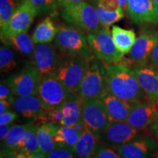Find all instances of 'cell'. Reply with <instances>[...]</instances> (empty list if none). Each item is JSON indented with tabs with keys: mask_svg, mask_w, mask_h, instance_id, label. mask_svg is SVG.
<instances>
[{
	"mask_svg": "<svg viewBox=\"0 0 158 158\" xmlns=\"http://www.w3.org/2000/svg\"><path fill=\"white\" fill-rule=\"evenodd\" d=\"M108 94L130 102L148 98L140 86L127 59L120 63H104Z\"/></svg>",
	"mask_w": 158,
	"mask_h": 158,
	"instance_id": "obj_1",
	"label": "cell"
},
{
	"mask_svg": "<svg viewBox=\"0 0 158 158\" xmlns=\"http://www.w3.org/2000/svg\"><path fill=\"white\" fill-rule=\"evenodd\" d=\"M54 45L61 56L81 57L90 62L95 58L84 31L74 25L59 27Z\"/></svg>",
	"mask_w": 158,
	"mask_h": 158,
	"instance_id": "obj_2",
	"label": "cell"
},
{
	"mask_svg": "<svg viewBox=\"0 0 158 158\" xmlns=\"http://www.w3.org/2000/svg\"><path fill=\"white\" fill-rule=\"evenodd\" d=\"M89 64L90 61L81 57L61 56L52 76L58 79L69 92L77 94Z\"/></svg>",
	"mask_w": 158,
	"mask_h": 158,
	"instance_id": "obj_3",
	"label": "cell"
},
{
	"mask_svg": "<svg viewBox=\"0 0 158 158\" xmlns=\"http://www.w3.org/2000/svg\"><path fill=\"white\" fill-rule=\"evenodd\" d=\"M77 94L83 100H102L108 94L106 70L103 62L95 58L91 61Z\"/></svg>",
	"mask_w": 158,
	"mask_h": 158,
	"instance_id": "obj_4",
	"label": "cell"
},
{
	"mask_svg": "<svg viewBox=\"0 0 158 158\" xmlns=\"http://www.w3.org/2000/svg\"><path fill=\"white\" fill-rule=\"evenodd\" d=\"M61 15L65 21L88 33L98 31L103 27L97 9L85 1L63 7Z\"/></svg>",
	"mask_w": 158,
	"mask_h": 158,
	"instance_id": "obj_5",
	"label": "cell"
},
{
	"mask_svg": "<svg viewBox=\"0 0 158 158\" xmlns=\"http://www.w3.org/2000/svg\"><path fill=\"white\" fill-rule=\"evenodd\" d=\"M87 40L94 56L104 63H120L126 60L124 54L116 48L109 27H102L94 32H89Z\"/></svg>",
	"mask_w": 158,
	"mask_h": 158,
	"instance_id": "obj_6",
	"label": "cell"
},
{
	"mask_svg": "<svg viewBox=\"0 0 158 158\" xmlns=\"http://www.w3.org/2000/svg\"><path fill=\"white\" fill-rule=\"evenodd\" d=\"M83 122L88 130L98 140L110 123L106 106L100 99H87L84 100L82 109Z\"/></svg>",
	"mask_w": 158,
	"mask_h": 158,
	"instance_id": "obj_7",
	"label": "cell"
},
{
	"mask_svg": "<svg viewBox=\"0 0 158 158\" xmlns=\"http://www.w3.org/2000/svg\"><path fill=\"white\" fill-rule=\"evenodd\" d=\"M71 92L53 76L41 78L37 95L47 110L59 108L62 106Z\"/></svg>",
	"mask_w": 158,
	"mask_h": 158,
	"instance_id": "obj_8",
	"label": "cell"
},
{
	"mask_svg": "<svg viewBox=\"0 0 158 158\" xmlns=\"http://www.w3.org/2000/svg\"><path fill=\"white\" fill-rule=\"evenodd\" d=\"M41 76L40 73L31 63H27L20 72L13 74L5 81L15 96L37 94Z\"/></svg>",
	"mask_w": 158,
	"mask_h": 158,
	"instance_id": "obj_9",
	"label": "cell"
},
{
	"mask_svg": "<svg viewBox=\"0 0 158 158\" xmlns=\"http://www.w3.org/2000/svg\"><path fill=\"white\" fill-rule=\"evenodd\" d=\"M157 38L158 31L150 29L142 30L128 54V62L133 67H143L147 65Z\"/></svg>",
	"mask_w": 158,
	"mask_h": 158,
	"instance_id": "obj_10",
	"label": "cell"
},
{
	"mask_svg": "<svg viewBox=\"0 0 158 158\" xmlns=\"http://www.w3.org/2000/svg\"><path fill=\"white\" fill-rule=\"evenodd\" d=\"M38 14L37 10L27 0H23L7 26L1 30V35L10 36L27 32L35 16Z\"/></svg>",
	"mask_w": 158,
	"mask_h": 158,
	"instance_id": "obj_11",
	"label": "cell"
},
{
	"mask_svg": "<svg viewBox=\"0 0 158 158\" xmlns=\"http://www.w3.org/2000/svg\"><path fill=\"white\" fill-rule=\"evenodd\" d=\"M158 114V104L149 98L133 102L127 122L138 130H142L152 123Z\"/></svg>",
	"mask_w": 158,
	"mask_h": 158,
	"instance_id": "obj_12",
	"label": "cell"
},
{
	"mask_svg": "<svg viewBox=\"0 0 158 158\" xmlns=\"http://www.w3.org/2000/svg\"><path fill=\"white\" fill-rule=\"evenodd\" d=\"M13 109L23 117L31 118L39 125L46 123L48 110L43 106L37 94L27 96H16L13 105Z\"/></svg>",
	"mask_w": 158,
	"mask_h": 158,
	"instance_id": "obj_13",
	"label": "cell"
},
{
	"mask_svg": "<svg viewBox=\"0 0 158 158\" xmlns=\"http://www.w3.org/2000/svg\"><path fill=\"white\" fill-rule=\"evenodd\" d=\"M56 49L51 43L36 44L31 64L37 69L42 77L52 76L56 69L61 57Z\"/></svg>",
	"mask_w": 158,
	"mask_h": 158,
	"instance_id": "obj_14",
	"label": "cell"
},
{
	"mask_svg": "<svg viewBox=\"0 0 158 158\" xmlns=\"http://www.w3.org/2000/svg\"><path fill=\"white\" fill-rule=\"evenodd\" d=\"M138 131L127 122H110L101 135L100 140L106 145L118 148L135 139Z\"/></svg>",
	"mask_w": 158,
	"mask_h": 158,
	"instance_id": "obj_15",
	"label": "cell"
},
{
	"mask_svg": "<svg viewBox=\"0 0 158 158\" xmlns=\"http://www.w3.org/2000/svg\"><path fill=\"white\" fill-rule=\"evenodd\" d=\"M127 10L131 19L138 24L158 23V9L154 0H127Z\"/></svg>",
	"mask_w": 158,
	"mask_h": 158,
	"instance_id": "obj_16",
	"label": "cell"
},
{
	"mask_svg": "<svg viewBox=\"0 0 158 158\" xmlns=\"http://www.w3.org/2000/svg\"><path fill=\"white\" fill-rule=\"evenodd\" d=\"M140 86L148 98L158 104V75L151 64L143 67H133Z\"/></svg>",
	"mask_w": 158,
	"mask_h": 158,
	"instance_id": "obj_17",
	"label": "cell"
},
{
	"mask_svg": "<svg viewBox=\"0 0 158 158\" xmlns=\"http://www.w3.org/2000/svg\"><path fill=\"white\" fill-rule=\"evenodd\" d=\"M155 143L149 138H137L116 148L122 158H152Z\"/></svg>",
	"mask_w": 158,
	"mask_h": 158,
	"instance_id": "obj_18",
	"label": "cell"
},
{
	"mask_svg": "<svg viewBox=\"0 0 158 158\" xmlns=\"http://www.w3.org/2000/svg\"><path fill=\"white\" fill-rule=\"evenodd\" d=\"M83 99L76 93H72L61 106L62 121L61 126L76 127L81 123Z\"/></svg>",
	"mask_w": 158,
	"mask_h": 158,
	"instance_id": "obj_19",
	"label": "cell"
},
{
	"mask_svg": "<svg viewBox=\"0 0 158 158\" xmlns=\"http://www.w3.org/2000/svg\"><path fill=\"white\" fill-rule=\"evenodd\" d=\"M111 122H127L133 102L108 94L102 99Z\"/></svg>",
	"mask_w": 158,
	"mask_h": 158,
	"instance_id": "obj_20",
	"label": "cell"
},
{
	"mask_svg": "<svg viewBox=\"0 0 158 158\" xmlns=\"http://www.w3.org/2000/svg\"><path fill=\"white\" fill-rule=\"evenodd\" d=\"M99 140L85 126V129L76 145L73 148L78 158H94L98 147Z\"/></svg>",
	"mask_w": 158,
	"mask_h": 158,
	"instance_id": "obj_21",
	"label": "cell"
},
{
	"mask_svg": "<svg viewBox=\"0 0 158 158\" xmlns=\"http://www.w3.org/2000/svg\"><path fill=\"white\" fill-rule=\"evenodd\" d=\"M1 40L5 45L13 46L20 54L25 56H32L35 49L32 38L26 33L13 35H1Z\"/></svg>",
	"mask_w": 158,
	"mask_h": 158,
	"instance_id": "obj_22",
	"label": "cell"
},
{
	"mask_svg": "<svg viewBox=\"0 0 158 158\" xmlns=\"http://www.w3.org/2000/svg\"><path fill=\"white\" fill-rule=\"evenodd\" d=\"M59 127V125L48 122L37 127V136L41 153L47 155L57 147L54 141V136Z\"/></svg>",
	"mask_w": 158,
	"mask_h": 158,
	"instance_id": "obj_23",
	"label": "cell"
},
{
	"mask_svg": "<svg viewBox=\"0 0 158 158\" xmlns=\"http://www.w3.org/2000/svg\"><path fill=\"white\" fill-rule=\"evenodd\" d=\"M111 35L118 50L123 54H129L136 40L134 31L114 25L111 29Z\"/></svg>",
	"mask_w": 158,
	"mask_h": 158,
	"instance_id": "obj_24",
	"label": "cell"
},
{
	"mask_svg": "<svg viewBox=\"0 0 158 158\" xmlns=\"http://www.w3.org/2000/svg\"><path fill=\"white\" fill-rule=\"evenodd\" d=\"M58 28L50 18H47L40 22L33 31L32 38L35 44L50 43L56 37Z\"/></svg>",
	"mask_w": 158,
	"mask_h": 158,
	"instance_id": "obj_25",
	"label": "cell"
},
{
	"mask_svg": "<svg viewBox=\"0 0 158 158\" xmlns=\"http://www.w3.org/2000/svg\"><path fill=\"white\" fill-rule=\"evenodd\" d=\"M82 130L76 129L74 127L59 126L54 136V141L57 147L73 148L81 135Z\"/></svg>",
	"mask_w": 158,
	"mask_h": 158,
	"instance_id": "obj_26",
	"label": "cell"
},
{
	"mask_svg": "<svg viewBox=\"0 0 158 158\" xmlns=\"http://www.w3.org/2000/svg\"><path fill=\"white\" fill-rule=\"evenodd\" d=\"M27 124L13 125L3 141L4 149L10 152H19L24 139Z\"/></svg>",
	"mask_w": 158,
	"mask_h": 158,
	"instance_id": "obj_27",
	"label": "cell"
},
{
	"mask_svg": "<svg viewBox=\"0 0 158 158\" xmlns=\"http://www.w3.org/2000/svg\"><path fill=\"white\" fill-rule=\"evenodd\" d=\"M37 126L35 124H27L24 139L21 149L16 152L34 154L40 152L37 136Z\"/></svg>",
	"mask_w": 158,
	"mask_h": 158,
	"instance_id": "obj_28",
	"label": "cell"
},
{
	"mask_svg": "<svg viewBox=\"0 0 158 158\" xmlns=\"http://www.w3.org/2000/svg\"><path fill=\"white\" fill-rule=\"evenodd\" d=\"M23 0H0V27L3 29Z\"/></svg>",
	"mask_w": 158,
	"mask_h": 158,
	"instance_id": "obj_29",
	"label": "cell"
},
{
	"mask_svg": "<svg viewBox=\"0 0 158 158\" xmlns=\"http://www.w3.org/2000/svg\"><path fill=\"white\" fill-rule=\"evenodd\" d=\"M17 66L14 52L8 45L2 46L0 48V70L2 73H8Z\"/></svg>",
	"mask_w": 158,
	"mask_h": 158,
	"instance_id": "obj_30",
	"label": "cell"
},
{
	"mask_svg": "<svg viewBox=\"0 0 158 158\" xmlns=\"http://www.w3.org/2000/svg\"><path fill=\"white\" fill-rule=\"evenodd\" d=\"M100 23L103 27H109L124 17V10L122 7L116 11H106L101 7L97 6L96 7Z\"/></svg>",
	"mask_w": 158,
	"mask_h": 158,
	"instance_id": "obj_31",
	"label": "cell"
},
{
	"mask_svg": "<svg viewBox=\"0 0 158 158\" xmlns=\"http://www.w3.org/2000/svg\"><path fill=\"white\" fill-rule=\"evenodd\" d=\"M38 13L44 15H53L56 13L58 5L57 0H27Z\"/></svg>",
	"mask_w": 158,
	"mask_h": 158,
	"instance_id": "obj_32",
	"label": "cell"
},
{
	"mask_svg": "<svg viewBox=\"0 0 158 158\" xmlns=\"http://www.w3.org/2000/svg\"><path fill=\"white\" fill-rule=\"evenodd\" d=\"M75 155L72 148L56 147L46 156L47 158H75Z\"/></svg>",
	"mask_w": 158,
	"mask_h": 158,
	"instance_id": "obj_33",
	"label": "cell"
},
{
	"mask_svg": "<svg viewBox=\"0 0 158 158\" xmlns=\"http://www.w3.org/2000/svg\"><path fill=\"white\" fill-rule=\"evenodd\" d=\"M94 158H122L117 152L106 146L99 144Z\"/></svg>",
	"mask_w": 158,
	"mask_h": 158,
	"instance_id": "obj_34",
	"label": "cell"
},
{
	"mask_svg": "<svg viewBox=\"0 0 158 158\" xmlns=\"http://www.w3.org/2000/svg\"><path fill=\"white\" fill-rule=\"evenodd\" d=\"M15 98L16 96L15 95L10 86L6 83L5 80L2 81L1 84H0V100H8L13 105Z\"/></svg>",
	"mask_w": 158,
	"mask_h": 158,
	"instance_id": "obj_35",
	"label": "cell"
},
{
	"mask_svg": "<svg viewBox=\"0 0 158 158\" xmlns=\"http://www.w3.org/2000/svg\"><path fill=\"white\" fill-rule=\"evenodd\" d=\"M62 121V113L61 107L48 110L46 114V122L48 123L61 126Z\"/></svg>",
	"mask_w": 158,
	"mask_h": 158,
	"instance_id": "obj_36",
	"label": "cell"
},
{
	"mask_svg": "<svg viewBox=\"0 0 158 158\" xmlns=\"http://www.w3.org/2000/svg\"><path fill=\"white\" fill-rule=\"evenodd\" d=\"M97 6L106 11H116L120 8L118 0H97Z\"/></svg>",
	"mask_w": 158,
	"mask_h": 158,
	"instance_id": "obj_37",
	"label": "cell"
},
{
	"mask_svg": "<svg viewBox=\"0 0 158 158\" xmlns=\"http://www.w3.org/2000/svg\"><path fill=\"white\" fill-rule=\"evenodd\" d=\"M18 118H19V115L16 113L8 110L5 113L0 114V124H11Z\"/></svg>",
	"mask_w": 158,
	"mask_h": 158,
	"instance_id": "obj_38",
	"label": "cell"
},
{
	"mask_svg": "<svg viewBox=\"0 0 158 158\" xmlns=\"http://www.w3.org/2000/svg\"><path fill=\"white\" fill-rule=\"evenodd\" d=\"M149 62L150 64L153 66L154 68H158V38L153 48Z\"/></svg>",
	"mask_w": 158,
	"mask_h": 158,
	"instance_id": "obj_39",
	"label": "cell"
},
{
	"mask_svg": "<svg viewBox=\"0 0 158 158\" xmlns=\"http://www.w3.org/2000/svg\"><path fill=\"white\" fill-rule=\"evenodd\" d=\"M16 158H47L46 155L41 152H37L34 154H26L21 152H13Z\"/></svg>",
	"mask_w": 158,
	"mask_h": 158,
	"instance_id": "obj_40",
	"label": "cell"
},
{
	"mask_svg": "<svg viewBox=\"0 0 158 158\" xmlns=\"http://www.w3.org/2000/svg\"><path fill=\"white\" fill-rule=\"evenodd\" d=\"M13 125H14L13 123L0 124V140H1L2 142L5 139V138L8 135L10 130Z\"/></svg>",
	"mask_w": 158,
	"mask_h": 158,
	"instance_id": "obj_41",
	"label": "cell"
},
{
	"mask_svg": "<svg viewBox=\"0 0 158 158\" xmlns=\"http://www.w3.org/2000/svg\"><path fill=\"white\" fill-rule=\"evenodd\" d=\"M11 103L8 100H0V114H2L5 112L8 111L10 108Z\"/></svg>",
	"mask_w": 158,
	"mask_h": 158,
	"instance_id": "obj_42",
	"label": "cell"
},
{
	"mask_svg": "<svg viewBox=\"0 0 158 158\" xmlns=\"http://www.w3.org/2000/svg\"><path fill=\"white\" fill-rule=\"evenodd\" d=\"M81 2H84V0H57L58 5L61 7H64L70 5H74Z\"/></svg>",
	"mask_w": 158,
	"mask_h": 158,
	"instance_id": "obj_43",
	"label": "cell"
},
{
	"mask_svg": "<svg viewBox=\"0 0 158 158\" xmlns=\"http://www.w3.org/2000/svg\"><path fill=\"white\" fill-rule=\"evenodd\" d=\"M151 130L152 131L155 133V135H156V137L158 139V114L156 116L154 121L152 122V123L151 124Z\"/></svg>",
	"mask_w": 158,
	"mask_h": 158,
	"instance_id": "obj_44",
	"label": "cell"
},
{
	"mask_svg": "<svg viewBox=\"0 0 158 158\" xmlns=\"http://www.w3.org/2000/svg\"><path fill=\"white\" fill-rule=\"evenodd\" d=\"M1 154L5 157V158H16L14 153H13V152H10L5 149H2Z\"/></svg>",
	"mask_w": 158,
	"mask_h": 158,
	"instance_id": "obj_45",
	"label": "cell"
},
{
	"mask_svg": "<svg viewBox=\"0 0 158 158\" xmlns=\"http://www.w3.org/2000/svg\"><path fill=\"white\" fill-rule=\"evenodd\" d=\"M119 6L123 9L124 11L125 10H127V0H118Z\"/></svg>",
	"mask_w": 158,
	"mask_h": 158,
	"instance_id": "obj_46",
	"label": "cell"
},
{
	"mask_svg": "<svg viewBox=\"0 0 158 158\" xmlns=\"http://www.w3.org/2000/svg\"><path fill=\"white\" fill-rule=\"evenodd\" d=\"M154 2H155V5H156V6H157V7L158 9V0H154Z\"/></svg>",
	"mask_w": 158,
	"mask_h": 158,
	"instance_id": "obj_47",
	"label": "cell"
},
{
	"mask_svg": "<svg viewBox=\"0 0 158 158\" xmlns=\"http://www.w3.org/2000/svg\"><path fill=\"white\" fill-rule=\"evenodd\" d=\"M155 69H156V71H157V75H158V68H155Z\"/></svg>",
	"mask_w": 158,
	"mask_h": 158,
	"instance_id": "obj_48",
	"label": "cell"
},
{
	"mask_svg": "<svg viewBox=\"0 0 158 158\" xmlns=\"http://www.w3.org/2000/svg\"><path fill=\"white\" fill-rule=\"evenodd\" d=\"M0 158H5V157H4V156L1 154V157H0Z\"/></svg>",
	"mask_w": 158,
	"mask_h": 158,
	"instance_id": "obj_49",
	"label": "cell"
},
{
	"mask_svg": "<svg viewBox=\"0 0 158 158\" xmlns=\"http://www.w3.org/2000/svg\"><path fill=\"white\" fill-rule=\"evenodd\" d=\"M96 1H97V0H96Z\"/></svg>",
	"mask_w": 158,
	"mask_h": 158,
	"instance_id": "obj_50",
	"label": "cell"
}]
</instances>
